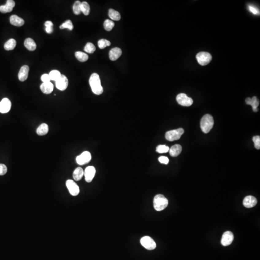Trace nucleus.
Segmentation results:
<instances>
[{
  "label": "nucleus",
  "instance_id": "obj_29",
  "mask_svg": "<svg viewBox=\"0 0 260 260\" xmlns=\"http://www.w3.org/2000/svg\"><path fill=\"white\" fill-rule=\"evenodd\" d=\"M49 75L50 77L51 80L55 82L60 77L61 74L59 71L57 70H53L50 72Z\"/></svg>",
  "mask_w": 260,
  "mask_h": 260
},
{
  "label": "nucleus",
  "instance_id": "obj_21",
  "mask_svg": "<svg viewBox=\"0 0 260 260\" xmlns=\"http://www.w3.org/2000/svg\"><path fill=\"white\" fill-rule=\"evenodd\" d=\"M182 147L181 146L178 144L172 146L169 149V153L170 156L173 157H177L181 153Z\"/></svg>",
  "mask_w": 260,
  "mask_h": 260
},
{
  "label": "nucleus",
  "instance_id": "obj_41",
  "mask_svg": "<svg viewBox=\"0 0 260 260\" xmlns=\"http://www.w3.org/2000/svg\"><path fill=\"white\" fill-rule=\"evenodd\" d=\"M249 10L250 12L252 13L254 15H257L259 14V11L255 7L252 6H249Z\"/></svg>",
  "mask_w": 260,
  "mask_h": 260
},
{
  "label": "nucleus",
  "instance_id": "obj_37",
  "mask_svg": "<svg viewBox=\"0 0 260 260\" xmlns=\"http://www.w3.org/2000/svg\"><path fill=\"white\" fill-rule=\"evenodd\" d=\"M252 140L254 143L255 147L257 149L260 148V136H255L252 138Z\"/></svg>",
  "mask_w": 260,
  "mask_h": 260
},
{
  "label": "nucleus",
  "instance_id": "obj_19",
  "mask_svg": "<svg viewBox=\"0 0 260 260\" xmlns=\"http://www.w3.org/2000/svg\"><path fill=\"white\" fill-rule=\"evenodd\" d=\"M246 103L247 105H251L252 110L254 112L258 111V108L259 105V101L257 98L256 97H254L252 98H247L246 99Z\"/></svg>",
  "mask_w": 260,
  "mask_h": 260
},
{
  "label": "nucleus",
  "instance_id": "obj_14",
  "mask_svg": "<svg viewBox=\"0 0 260 260\" xmlns=\"http://www.w3.org/2000/svg\"><path fill=\"white\" fill-rule=\"evenodd\" d=\"M257 203V199L254 197L252 196L246 197L243 202L244 206L247 208L254 207Z\"/></svg>",
  "mask_w": 260,
  "mask_h": 260
},
{
  "label": "nucleus",
  "instance_id": "obj_32",
  "mask_svg": "<svg viewBox=\"0 0 260 260\" xmlns=\"http://www.w3.org/2000/svg\"><path fill=\"white\" fill-rule=\"evenodd\" d=\"M96 48L93 44L91 43H88L84 47V50L87 53L93 54L94 53Z\"/></svg>",
  "mask_w": 260,
  "mask_h": 260
},
{
  "label": "nucleus",
  "instance_id": "obj_27",
  "mask_svg": "<svg viewBox=\"0 0 260 260\" xmlns=\"http://www.w3.org/2000/svg\"><path fill=\"white\" fill-rule=\"evenodd\" d=\"M75 56L78 61L82 62L86 61L89 58L87 54L83 52H80V51L75 53Z\"/></svg>",
  "mask_w": 260,
  "mask_h": 260
},
{
  "label": "nucleus",
  "instance_id": "obj_25",
  "mask_svg": "<svg viewBox=\"0 0 260 260\" xmlns=\"http://www.w3.org/2000/svg\"><path fill=\"white\" fill-rule=\"evenodd\" d=\"M109 16L112 20H115V21H119L121 18L120 13L113 9H110L109 10Z\"/></svg>",
  "mask_w": 260,
  "mask_h": 260
},
{
  "label": "nucleus",
  "instance_id": "obj_15",
  "mask_svg": "<svg viewBox=\"0 0 260 260\" xmlns=\"http://www.w3.org/2000/svg\"><path fill=\"white\" fill-rule=\"evenodd\" d=\"M15 6V2L13 0H7L6 5L0 6V12L2 13L11 12Z\"/></svg>",
  "mask_w": 260,
  "mask_h": 260
},
{
  "label": "nucleus",
  "instance_id": "obj_26",
  "mask_svg": "<svg viewBox=\"0 0 260 260\" xmlns=\"http://www.w3.org/2000/svg\"><path fill=\"white\" fill-rule=\"evenodd\" d=\"M16 44V40L13 39H11L5 44L4 48L7 51L12 50L15 48Z\"/></svg>",
  "mask_w": 260,
  "mask_h": 260
},
{
  "label": "nucleus",
  "instance_id": "obj_22",
  "mask_svg": "<svg viewBox=\"0 0 260 260\" xmlns=\"http://www.w3.org/2000/svg\"><path fill=\"white\" fill-rule=\"evenodd\" d=\"M24 45L29 50L31 51L35 50L36 48V44L34 40L29 38L25 40Z\"/></svg>",
  "mask_w": 260,
  "mask_h": 260
},
{
  "label": "nucleus",
  "instance_id": "obj_6",
  "mask_svg": "<svg viewBox=\"0 0 260 260\" xmlns=\"http://www.w3.org/2000/svg\"><path fill=\"white\" fill-rule=\"evenodd\" d=\"M176 101L182 106L189 107L193 104V100L191 98L187 97L185 94L181 93L176 97Z\"/></svg>",
  "mask_w": 260,
  "mask_h": 260
},
{
  "label": "nucleus",
  "instance_id": "obj_8",
  "mask_svg": "<svg viewBox=\"0 0 260 260\" xmlns=\"http://www.w3.org/2000/svg\"><path fill=\"white\" fill-rule=\"evenodd\" d=\"M66 186L70 194L73 196H76L80 193V189L76 183L72 180H67Z\"/></svg>",
  "mask_w": 260,
  "mask_h": 260
},
{
  "label": "nucleus",
  "instance_id": "obj_36",
  "mask_svg": "<svg viewBox=\"0 0 260 260\" xmlns=\"http://www.w3.org/2000/svg\"><path fill=\"white\" fill-rule=\"evenodd\" d=\"M44 25L45 26V31L47 33L50 34L53 32V23L50 21L45 22Z\"/></svg>",
  "mask_w": 260,
  "mask_h": 260
},
{
  "label": "nucleus",
  "instance_id": "obj_10",
  "mask_svg": "<svg viewBox=\"0 0 260 260\" xmlns=\"http://www.w3.org/2000/svg\"><path fill=\"white\" fill-rule=\"evenodd\" d=\"M68 79L66 76L64 75H61L60 77L55 81V86L60 91H64L67 88L68 86Z\"/></svg>",
  "mask_w": 260,
  "mask_h": 260
},
{
  "label": "nucleus",
  "instance_id": "obj_28",
  "mask_svg": "<svg viewBox=\"0 0 260 260\" xmlns=\"http://www.w3.org/2000/svg\"><path fill=\"white\" fill-rule=\"evenodd\" d=\"M90 7L86 2H83L81 3V12L85 16H88L90 13Z\"/></svg>",
  "mask_w": 260,
  "mask_h": 260
},
{
  "label": "nucleus",
  "instance_id": "obj_33",
  "mask_svg": "<svg viewBox=\"0 0 260 260\" xmlns=\"http://www.w3.org/2000/svg\"><path fill=\"white\" fill-rule=\"evenodd\" d=\"M110 44H111V43L109 40L103 39L99 40L98 42V47H99V48L102 49H104L107 46H110Z\"/></svg>",
  "mask_w": 260,
  "mask_h": 260
},
{
  "label": "nucleus",
  "instance_id": "obj_7",
  "mask_svg": "<svg viewBox=\"0 0 260 260\" xmlns=\"http://www.w3.org/2000/svg\"><path fill=\"white\" fill-rule=\"evenodd\" d=\"M140 242L142 245L148 250H153L156 248V244L155 241L148 236L143 237L140 240Z\"/></svg>",
  "mask_w": 260,
  "mask_h": 260
},
{
  "label": "nucleus",
  "instance_id": "obj_18",
  "mask_svg": "<svg viewBox=\"0 0 260 260\" xmlns=\"http://www.w3.org/2000/svg\"><path fill=\"white\" fill-rule=\"evenodd\" d=\"M121 54H122V51L120 48L118 47L113 48L110 51L109 53V59L112 61L116 60L121 56Z\"/></svg>",
  "mask_w": 260,
  "mask_h": 260
},
{
  "label": "nucleus",
  "instance_id": "obj_30",
  "mask_svg": "<svg viewBox=\"0 0 260 260\" xmlns=\"http://www.w3.org/2000/svg\"><path fill=\"white\" fill-rule=\"evenodd\" d=\"M81 3L80 1L75 2L73 6V11L75 15H80L81 12Z\"/></svg>",
  "mask_w": 260,
  "mask_h": 260
},
{
  "label": "nucleus",
  "instance_id": "obj_11",
  "mask_svg": "<svg viewBox=\"0 0 260 260\" xmlns=\"http://www.w3.org/2000/svg\"><path fill=\"white\" fill-rule=\"evenodd\" d=\"M233 240V234L230 231H227L223 235L221 239V244L224 246H228L232 243Z\"/></svg>",
  "mask_w": 260,
  "mask_h": 260
},
{
  "label": "nucleus",
  "instance_id": "obj_23",
  "mask_svg": "<svg viewBox=\"0 0 260 260\" xmlns=\"http://www.w3.org/2000/svg\"><path fill=\"white\" fill-rule=\"evenodd\" d=\"M49 132V127L46 124H42L39 126L36 130V132L39 136H44Z\"/></svg>",
  "mask_w": 260,
  "mask_h": 260
},
{
  "label": "nucleus",
  "instance_id": "obj_3",
  "mask_svg": "<svg viewBox=\"0 0 260 260\" xmlns=\"http://www.w3.org/2000/svg\"><path fill=\"white\" fill-rule=\"evenodd\" d=\"M168 205V201L161 194L156 195L153 201L154 207L157 211H162L164 210Z\"/></svg>",
  "mask_w": 260,
  "mask_h": 260
},
{
  "label": "nucleus",
  "instance_id": "obj_2",
  "mask_svg": "<svg viewBox=\"0 0 260 260\" xmlns=\"http://www.w3.org/2000/svg\"><path fill=\"white\" fill-rule=\"evenodd\" d=\"M213 124L214 120L211 115H205L201 120V129L204 133H208L213 127Z\"/></svg>",
  "mask_w": 260,
  "mask_h": 260
},
{
  "label": "nucleus",
  "instance_id": "obj_39",
  "mask_svg": "<svg viewBox=\"0 0 260 260\" xmlns=\"http://www.w3.org/2000/svg\"><path fill=\"white\" fill-rule=\"evenodd\" d=\"M159 161L161 163L164 164H167L169 162V159L167 158V157L165 156H161L159 158Z\"/></svg>",
  "mask_w": 260,
  "mask_h": 260
},
{
  "label": "nucleus",
  "instance_id": "obj_1",
  "mask_svg": "<svg viewBox=\"0 0 260 260\" xmlns=\"http://www.w3.org/2000/svg\"><path fill=\"white\" fill-rule=\"evenodd\" d=\"M89 83L91 89L94 94L100 95L103 92V88L102 86L100 77L96 73L91 75L89 79Z\"/></svg>",
  "mask_w": 260,
  "mask_h": 260
},
{
  "label": "nucleus",
  "instance_id": "obj_38",
  "mask_svg": "<svg viewBox=\"0 0 260 260\" xmlns=\"http://www.w3.org/2000/svg\"><path fill=\"white\" fill-rule=\"evenodd\" d=\"M7 172L6 166L3 164H0V175H4Z\"/></svg>",
  "mask_w": 260,
  "mask_h": 260
},
{
  "label": "nucleus",
  "instance_id": "obj_20",
  "mask_svg": "<svg viewBox=\"0 0 260 260\" xmlns=\"http://www.w3.org/2000/svg\"><path fill=\"white\" fill-rule=\"evenodd\" d=\"M10 22L12 25L17 27H21L24 24V20L17 15H12L10 18Z\"/></svg>",
  "mask_w": 260,
  "mask_h": 260
},
{
  "label": "nucleus",
  "instance_id": "obj_13",
  "mask_svg": "<svg viewBox=\"0 0 260 260\" xmlns=\"http://www.w3.org/2000/svg\"><path fill=\"white\" fill-rule=\"evenodd\" d=\"M11 108V102L7 98L2 99L0 102V113H6L10 110Z\"/></svg>",
  "mask_w": 260,
  "mask_h": 260
},
{
  "label": "nucleus",
  "instance_id": "obj_17",
  "mask_svg": "<svg viewBox=\"0 0 260 260\" xmlns=\"http://www.w3.org/2000/svg\"><path fill=\"white\" fill-rule=\"evenodd\" d=\"M41 91L45 94H50L54 90V85L50 82H43L40 86Z\"/></svg>",
  "mask_w": 260,
  "mask_h": 260
},
{
  "label": "nucleus",
  "instance_id": "obj_4",
  "mask_svg": "<svg viewBox=\"0 0 260 260\" xmlns=\"http://www.w3.org/2000/svg\"><path fill=\"white\" fill-rule=\"evenodd\" d=\"M184 133V130L183 128L171 130L166 132L165 138L169 141H174L179 139Z\"/></svg>",
  "mask_w": 260,
  "mask_h": 260
},
{
  "label": "nucleus",
  "instance_id": "obj_35",
  "mask_svg": "<svg viewBox=\"0 0 260 260\" xmlns=\"http://www.w3.org/2000/svg\"><path fill=\"white\" fill-rule=\"evenodd\" d=\"M169 147L165 145H159L156 147V151L159 153H167L169 151Z\"/></svg>",
  "mask_w": 260,
  "mask_h": 260
},
{
  "label": "nucleus",
  "instance_id": "obj_24",
  "mask_svg": "<svg viewBox=\"0 0 260 260\" xmlns=\"http://www.w3.org/2000/svg\"><path fill=\"white\" fill-rule=\"evenodd\" d=\"M84 175V171L81 167H78L74 170L73 174V177L75 181H78L81 180Z\"/></svg>",
  "mask_w": 260,
  "mask_h": 260
},
{
  "label": "nucleus",
  "instance_id": "obj_31",
  "mask_svg": "<svg viewBox=\"0 0 260 260\" xmlns=\"http://www.w3.org/2000/svg\"><path fill=\"white\" fill-rule=\"evenodd\" d=\"M114 26V23L109 19L105 20L104 23V27L105 29L107 31H109H109H111L112 29L113 28Z\"/></svg>",
  "mask_w": 260,
  "mask_h": 260
},
{
  "label": "nucleus",
  "instance_id": "obj_12",
  "mask_svg": "<svg viewBox=\"0 0 260 260\" xmlns=\"http://www.w3.org/2000/svg\"><path fill=\"white\" fill-rule=\"evenodd\" d=\"M96 173V170L94 166H90L85 169L84 172L85 181L88 183H90L94 178Z\"/></svg>",
  "mask_w": 260,
  "mask_h": 260
},
{
  "label": "nucleus",
  "instance_id": "obj_16",
  "mask_svg": "<svg viewBox=\"0 0 260 260\" xmlns=\"http://www.w3.org/2000/svg\"><path fill=\"white\" fill-rule=\"evenodd\" d=\"M29 71V67L27 65H24L20 68L18 75L19 81L24 82L27 80L28 77Z\"/></svg>",
  "mask_w": 260,
  "mask_h": 260
},
{
  "label": "nucleus",
  "instance_id": "obj_9",
  "mask_svg": "<svg viewBox=\"0 0 260 260\" xmlns=\"http://www.w3.org/2000/svg\"><path fill=\"white\" fill-rule=\"evenodd\" d=\"M92 159L91 153L88 151H84L81 155L77 156L76 162L80 165H84L90 162Z\"/></svg>",
  "mask_w": 260,
  "mask_h": 260
},
{
  "label": "nucleus",
  "instance_id": "obj_34",
  "mask_svg": "<svg viewBox=\"0 0 260 260\" xmlns=\"http://www.w3.org/2000/svg\"><path fill=\"white\" fill-rule=\"evenodd\" d=\"M60 29H64L66 28L70 30H72L73 29V24L71 21V20H67L66 21L62 24V25L60 26Z\"/></svg>",
  "mask_w": 260,
  "mask_h": 260
},
{
  "label": "nucleus",
  "instance_id": "obj_5",
  "mask_svg": "<svg viewBox=\"0 0 260 260\" xmlns=\"http://www.w3.org/2000/svg\"><path fill=\"white\" fill-rule=\"evenodd\" d=\"M196 59L199 64L201 66H205L211 62L212 56L208 52H201L197 55Z\"/></svg>",
  "mask_w": 260,
  "mask_h": 260
},
{
  "label": "nucleus",
  "instance_id": "obj_40",
  "mask_svg": "<svg viewBox=\"0 0 260 260\" xmlns=\"http://www.w3.org/2000/svg\"><path fill=\"white\" fill-rule=\"evenodd\" d=\"M41 80L43 82H50L51 78L49 75L47 74H43L41 76Z\"/></svg>",
  "mask_w": 260,
  "mask_h": 260
}]
</instances>
